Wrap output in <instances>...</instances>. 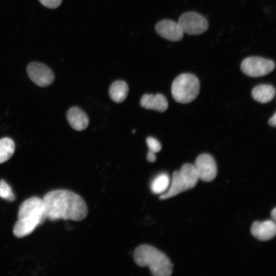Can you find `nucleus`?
Segmentation results:
<instances>
[{
	"instance_id": "f257e3e1",
	"label": "nucleus",
	"mask_w": 276,
	"mask_h": 276,
	"mask_svg": "<svg viewBox=\"0 0 276 276\" xmlns=\"http://www.w3.org/2000/svg\"><path fill=\"white\" fill-rule=\"evenodd\" d=\"M46 218L79 221L87 215L88 209L83 198L68 190L59 189L47 193L42 199Z\"/></svg>"
},
{
	"instance_id": "f03ea898",
	"label": "nucleus",
	"mask_w": 276,
	"mask_h": 276,
	"mask_svg": "<svg viewBox=\"0 0 276 276\" xmlns=\"http://www.w3.org/2000/svg\"><path fill=\"white\" fill-rule=\"evenodd\" d=\"M18 220L13 228V234L22 238L32 233L47 219L42 199L32 197L24 201L19 206Z\"/></svg>"
},
{
	"instance_id": "7ed1b4c3",
	"label": "nucleus",
	"mask_w": 276,
	"mask_h": 276,
	"mask_svg": "<svg viewBox=\"0 0 276 276\" xmlns=\"http://www.w3.org/2000/svg\"><path fill=\"white\" fill-rule=\"evenodd\" d=\"M135 263L140 267H148L154 276H170L173 272V264L169 258L156 247L142 244L133 253Z\"/></svg>"
},
{
	"instance_id": "20e7f679",
	"label": "nucleus",
	"mask_w": 276,
	"mask_h": 276,
	"mask_svg": "<svg viewBox=\"0 0 276 276\" xmlns=\"http://www.w3.org/2000/svg\"><path fill=\"white\" fill-rule=\"evenodd\" d=\"M199 179L194 165L185 164L179 171L173 174L169 190L159 197L160 200H165L195 187Z\"/></svg>"
},
{
	"instance_id": "39448f33",
	"label": "nucleus",
	"mask_w": 276,
	"mask_h": 276,
	"mask_svg": "<svg viewBox=\"0 0 276 276\" xmlns=\"http://www.w3.org/2000/svg\"><path fill=\"white\" fill-rule=\"evenodd\" d=\"M200 90L198 79L193 74L184 73L173 81L171 91L174 100L180 103H189L198 96Z\"/></svg>"
},
{
	"instance_id": "423d86ee",
	"label": "nucleus",
	"mask_w": 276,
	"mask_h": 276,
	"mask_svg": "<svg viewBox=\"0 0 276 276\" xmlns=\"http://www.w3.org/2000/svg\"><path fill=\"white\" fill-rule=\"evenodd\" d=\"M275 68L273 61L259 56H250L241 62L240 68L245 75L251 77H262L271 73Z\"/></svg>"
},
{
	"instance_id": "0eeeda50",
	"label": "nucleus",
	"mask_w": 276,
	"mask_h": 276,
	"mask_svg": "<svg viewBox=\"0 0 276 276\" xmlns=\"http://www.w3.org/2000/svg\"><path fill=\"white\" fill-rule=\"evenodd\" d=\"M178 23L183 33L191 35L203 33L209 28L207 19L194 11L187 12L181 14L178 19Z\"/></svg>"
},
{
	"instance_id": "6e6552de",
	"label": "nucleus",
	"mask_w": 276,
	"mask_h": 276,
	"mask_svg": "<svg viewBox=\"0 0 276 276\" xmlns=\"http://www.w3.org/2000/svg\"><path fill=\"white\" fill-rule=\"evenodd\" d=\"M27 72L29 78L40 87H44L51 85L55 79L52 71L40 62L30 63L27 67Z\"/></svg>"
},
{
	"instance_id": "1a4fd4ad",
	"label": "nucleus",
	"mask_w": 276,
	"mask_h": 276,
	"mask_svg": "<svg viewBox=\"0 0 276 276\" xmlns=\"http://www.w3.org/2000/svg\"><path fill=\"white\" fill-rule=\"evenodd\" d=\"M199 179L205 182L213 180L217 173V165L214 158L208 154H201L196 159L194 165Z\"/></svg>"
},
{
	"instance_id": "9d476101",
	"label": "nucleus",
	"mask_w": 276,
	"mask_h": 276,
	"mask_svg": "<svg viewBox=\"0 0 276 276\" xmlns=\"http://www.w3.org/2000/svg\"><path fill=\"white\" fill-rule=\"evenodd\" d=\"M156 32L162 37L172 41H178L183 37V32L178 22L163 19L155 27Z\"/></svg>"
},
{
	"instance_id": "9b49d317",
	"label": "nucleus",
	"mask_w": 276,
	"mask_h": 276,
	"mask_svg": "<svg viewBox=\"0 0 276 276\" xmlns=\"http://www.w3.org/2000/svg\"><path fill=\"white\" fill-rule=\"evenodd\" d=\"M252 235L260 241L272 239L276 234V225L273 220L255 221L250 229Z\"/></svg>"
},
{
	"instance_id": "f8f14e48",
	"label": "nucleus",
	"mask_w": 276,
	"mask_h": 276,
	"mask_svg": "<svg viewBox=\"0 0 276 276\" xmlns=\"http://www.w3.org/2000/svg\"><path fill=\"white\" fill-rule=\"evenodd\" d=\"M142 107L147 109H153L160 112L166 111L168 107L166 98L161 94L144 95L140 101Z\"/></svg>"
},
{
	"instance_id": "ddd939ff",
	"label": "nucleus",
	"mask_w": 276,
	"mask_h": 276,
	"mask_svg": "<svg viewBox=\"0 0 276 276\" xmlns=\"http://www.w3.org/2000/svg\"><path fill=\"white\" fill-rule=\"evenodd\" d=\"M66 118L71 126L77 131L85 129L89 124L87 116L78 107L70 108L66 113Z\"/></svg>"
},
{
	"instance_id": "4468645a",
	"label": "nucleus",
	"mask_w": 276,
	"mask_h": 276,
	"mask_svg": "<svg viewBox=\"0 0 276 276\" xmlns=\"http://www.w3.org/2000/svg\"><path fill=\"white\" fill-rule=\"evenodd\" d=\"M275 90L272 85L261 84L255 86L252 90L251 96L254 100L266 103L271 101L275 96Z\"/></svg>"
},
{
	"instance_id": "2eb2a0df",
	"label": "nucleus",
	"mask_w": 276,
	"mask_h": 276,
	"mask_svg": "<svg viewBox=\"0 0 276 276\" xmlns=\"http://www.w3.org/2000/svg\"><path fill=\"white\" fill-rule=\"evenodd\" d=\"M129 88L124 81L118 80L111 84L109 87V94L111 99L117 103L124 101L128 94Z\"/></svg>"
},
{
	"instance_id": "dca6fc26",
	"label": "nucleus",
	"mask_w": 276,
	"mask_h": 276,
	"mask_svg": "<svg viewBox=\"0 0 276 276\" xmlns=\"http://www.w3.org/2000/svg\"><path fill=\"white\" fill-rule=\"evenodd\" d=\"M15 151V144L9 137L0 139V164L9 160Z\"/></svg>"
},
{
	"instance_id": "f3484780",
	"label": "nucleus",
	"mask_w": 276,
	"mask_h": 276,
	"mask_svg": "<svg viewBox=\"0 0 276 276\" xmlns=\"http://www.w3.org/2000/svg\"><path fill=\"white\" fill-rule=\"evenodd\" d=\"M170 184V179L166 173L157 176L152 181L151 185L152 192L155 194H162L165 192Z\"/></svg>"
},
{
	"instance_id": "a211bd4d",
	"label": "nucleus",
	"mask_w": 276,
	"mask_h": 276,
	"mask_svg": "<svg viewBox=\"0 0 276 276\" xmlns=\"http://www.w3.org/2000/svg\"><path fill=\"white\" fill-rule=\"evenodd\" d=\"M0 197L10 201L15 200V196L10 186L3 179L0 180Z\"/></svg>"
},
{
	"instance_id": "6ab92c4d",
	"label": "nucleus",
	"mask_w": 276,
	"mask_h": 276,
	"mask_svg": "<svg viewBox=\"0 0 276 276\" xmlns=\"http://www.w3.org/2000/svg\"><path fill=\"white\" fill-rule=\"evenodd\" d=\"M146 143L149 148V150H150L155 153L159 152L162 149L160 143L155 139L149 136L146 139Z\"/></svg>"
},
{
	"instance_id": "aec40b11",
	"label": "nucleus",
	"mask_w": 276,
	"mask_h": 276,
	"mask_svg": "<svg viewBox=\"0 0 276 276\" xmlns=\"http://www.w3.org/2000/svg\"><path fill=\"white\" fill-rule=\"evenodd\" d=\"M40 3L45 7L55 9L57 8L61 4L62 0H39Z\"/></svg>"
},
{
	"instance_id": "412c9836",
	"label": "nucleus",
	"mask_w": 276,
	"mask_h": 276,
	"mask_svg": "<svg viewBox=\"0 0 276 276\" xmlns=\"http://www.w3.org/2000/svg\"><path fill=\"white\" fill-rule=\"evenodd\" d=\"M146 158L148 162H151V163L154 162L156 159L155 153L150 150L148 151L147 154Z\"/></svg>"
},
{
	"instance_id": "4be33fe9",
	"label": "nucleus",
	"mask_w": 276,
	"mask_h": 276,
	"mask_svg": "<svg viewBox=\"0 0 276 276\" xmlns=\"http://www.w3.org/2000/svg\"><path fill=\"white\" fill-rule=\"evenodd\" d=\"M268 124L272 127L276 126V113H274L273 116L269 120Z\"/></svg>"
},
{
	"instance_id": "5701e85b",
	"label": "nucleus",
	"mask_w": 276,
	"mask_h": 276,
	"mask_svg": "<svg viewBox=\"0 0 276 276\" xmlns=\"http://www.w3.org/2000/svg\"><path fill=\"white\" fill-rule=\"evenodd\" d=\"M271 217L273 219V221H275L276 219V209L274 208L271 212Z\"/></svg>"
}]
</instances>
